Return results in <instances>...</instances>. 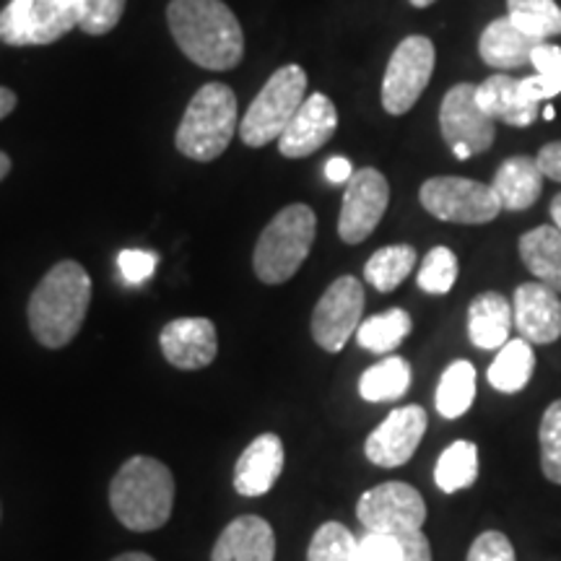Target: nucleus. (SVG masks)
<instances>
[{"label": "nucleus", "instance_id": "1", "mask_svg": "<svg viewBox=\"0 0 561 561\" xmlns=\"http://www.w3.org/2000/svg\"><path fill=\"white\" fill-rule=\"evenodd\" d=\"M167 21L178 47L195 66L229 70L242 60V26L221 0H172Z\"/></svg>", "mask_w": 561, "mask_h": 561}, {"label": "nucleus", "instance_id": "2", "mask_svg": "<svg viewBox=\"0 0 561 561\" xmlns=\"http://www.w3.org/2000/svg\"><path fill=\"white\" fill-rule=\"evenodd\" d=\"M91 305V278L76 261L53 265L30 299V328L42 346L62 348L76 339Z\"/></svg>", "mask_w": 561, "mask_h": 561}, {"label": "nucleus", "instance_id": "3", "mask_svg": "<svg viewBox=\"0 0 561 561\" xmlns=\"http://www.w3.org/2000/svg\"><path fill=\"white\" fill-rule=\"evenodd\" d=\"M110 507L128 530L164 528L174 507L172 471L149 455L130 458L110 483Z\"/></svg>", "mask_w": 561, "mask_h": 561}, {"label": "nucleus", "instance_id": "4", "mask_svg": "<svg viewBox=\"0 0 561 561\" xmlns=\"http://www.w3.org/2000/svg\"><path fill=\"white\" fill-rule=\"evenodd\" d=\"M237 96L227 83H206L195 91L182 115L174 146L182 157L201 161L219 159L237 133Z\"/></svg>", "mask_w": 561, "mask_h": 561}, {"label": "nucleus", "instance_id": "5", "mask_svg": "<svg viewBox=\"0 0 561 561\" xmlns=\"http://www.w3.org/2000/svg\"><path fill=\"white\" fill-rule=\"evenodd\" d=\"M318 216L305 203H291L273 216L255 244L252 268L263 284H286L310 255Z\"/></svg>", "mask_w": 561, "mask_h": 561}, {"label": "nucleus", "instance_id": "6", "mask_svg": "<svg viewBox=\"0 0 561 561\" xmlns=\"http://www.w3.org/2000/svg\"><path fill=\"white\" fill-rule=\"evenodd\" d=\"M307 100V73L301 66H284L271 76L268 83L255 96L240 123L242 144L250 149H263L273 144L294 121Z\"/></svg>", "mask_w": 561, "mask_h": 561}, {"label": "nucleus", "instance_id": "7", "mask_svg": "<svg viewBox=\"0 0 561 561\" xmlns=\"http://www.w3.org/2000/svg\"><path fill=\"white\" fill-rule=\"evenodd\" d=\"M76 26V0H9L0 11V42L11 47L53 45Z\"/></svg>", "mask_w": 561, "mask_h": 561}, {"label": "nucleus", "instance_id": "8", "mask_svg": "<svg viewBox=\"0 0 561 561\" xmlns=\"http://www.w3.org/2000/svg\"><path fill=\"white\" fill-rule=\"evenodd\" d=\"M419 201L434 219L450 224H489L502 214V203L491 185L468 178H432L421 185Z\"/></svg>", "mask_w": 561, "mask_h": 561}, {"label": "nucleus", "instance_id": "9", "mask_svg": "<svg viewBox=\"0 0 561 561\" xmlns=\"http://www.w3.org/2000/svg\"><path fill=\"white\" fill-rule=\"evenodd\" d=\"M437 50L430 37H405L396 53L390 55L388 70L382 79V107L390 115H405L421 100L424 89L430 87Z\"/></svg>", "mask_w": 561, "mask_h": 561}, {"label": "nucleus", "instance_id": "10", "mask_svg": "<svg viewBox=\"0 0 561 561\" xmlns=\"http://www.w3.org/2000/svg\"><path fill=\"white\" fill-rule=\"evenodd\" d=\"M439 130L458 159H471L494 144V121L476 102L473 83H458L445 94L439 107Z\"/></svg>", "mask_w": 561, "mask_h": 561}, {"label": "nucleus", "instance_id": "11", "mask_svg": "<svg viewBox=\"0 0 561 561\" xmlns=\"http://www.w3.org/2000/svg\"><path fill=\"white\" fill-rule=\"evenodd\" d=\"M356 517L367 533L401 536V533L424 528L426 502L409 483L388 481L364 491L356 504Z\"/></svg>", "mask_w": 561, "mask_h": 561}, {"label": "nucleus", "instance_id": "12", "mask_svg": "<svg viewBox=\"0 0 561 561\" xmlns=\"http://www.w3.org/2000/svg\"><path fill=\"white\" fill-rule=\"evenodd\" d=\"M364 312V286L359 278L341 276L328 286L312 312V339L328 354H339L356 335Z\"/></svg>", "mask_w": 561, "mask_h": 561}, {"label": "nucleus", "instance_id": "13", "mask_svg": "<svg viewBox=\"0 0 561 561\" xmlns=\"http://www.w3.org/2000/svg\"><path fill=\"white\" fill-rule=\"evenodd\" d=\"M390 203V185L375 167L356 170L346 182L339 216V234L346 244H359L371 237Z\"/></svg>", "mask_w": 561, "mask_h": 561}, {"label": "nucleus", "instance_id": "14", "mask_svg": "<svg viewBox=\"0 0 561 561\" xmlns=\"http://www.w3.org/2000/svg\"><path fill=\"white\" fill-rule=\"evenodd\" d=\"M549 100L543 81L538 76H525V79H510V76L496 73L476 87V102L486 112L491 121H502L512 128H528L536 123L538 107Z\"/></svg>", "mask_w": 561, "mask_h": 561}, {"label": "nucleus", "instance_id": "15", "mask_svg": "<svg viewBox=\"0 0 561 561\" xmlns=\"http://www.w3.org/2000/svg\"><path fill=\"white\" fill-rule=\"evenodd\" d=\"M430 416L421 405H403L388 413V419L364 442V455L380 468H401L419 450Z\"/></svg>", "mask_w": 561, "mask_h": 561}, {"label": "nucleus", "instance_id": "16", "mask_svg": "<svg viewBox=\"0 0 561 561\" xmlns=\"http://www.w3.org/2000/svg\"><path fill=\"white\" fill-rule=\"evenodd\" d=\"M512 318L520 339L533 346H549L561 339V299L541 280L517 286L512 297Z\"/></svg>", "mask_w": 561, "mask_h": 561}, {"label": "nucleus", "instance_id": "17", "mask_svg": "<svg viewBox=\"0 0 561 561\" xmlns=\"http://www.w3.org/2000/svg\"><path fill=\"white\" fill-rule=\"evenodd\" d=\"M339 128V110L325 94H310L276 140L280 157L305 159L320 151Z\"/></svg>", "mask_w": 561, "mask_h": 561}, {"label": "nucleus", "instance_id": "18", "mask_svg": "<svg viewBox=\"0 0 561 561\" xmlns=\"http://www.w3.org/2000/svg\"><path fill=\"white\" fill-rule=\"evenodd\" d=\"M164 359L172 367L195 371L208 367L219 354L216 325L208 318H180L167 322L159 335Z\"/></svg>", "mask_w": 561, "mask_h": 561}, {"label": "nucleus", "instance_id": "19", "mask_svg": "<svg viewBox=\"0 0 561 561\" xmlns=\"http://www.w3.org/2000/svg\"><path fill=\"white\" fill-rule=\"evenodd\" d=\"M284 442L276 434H261L248 445L234 466V489L242 496H263L284 473Z\"/></svg>", "mask_w": 561, "mask_h": 561}, {"label": "nucleus", "instance_id": "20", "mask_svg": "<svg viewBox=\"0 0 561 561\" xmlns=\"http://www.w3.org/2000/svg\"><path fill=\"white\" fill-rule=\"evenodd\" d=\"M276 559V533L271 523L257 515H242L221 530L210 561H273Z\"/></svg>", "mask_w": 561, "mask_h": 561}, {"label": "nucleus", "instance_id": "21", "mask_svg": "<svg viewBox=\"0 0 561 561\" xmlns=\"http://www.w3.org/2000/svg\"><path fill=\"white\" fill-rule=\"evenodd\" d=\"M515 325L512 301L500 291H483L468 307V339L481 351H500Z\"/></svg>", "mask_w": 561, "mask_h": 561}, {"label": "nucleus", "instance_id": "22", "mask_svg": "<svg viewBox=\"0 0 561 561\" xmlns=\"http://www.w3.org/2000/svg\"><path fill=\"white\" fill-rule=\"evenodd\" d=\"M543 178L546 174L536 159L512 157L502 161V167L496 170L491 191L500 198L502 210H528L541 198Z\"/></svg>", "mask_w": 561, "mask_h": 561}, {"label": "nucleus", "instance_id": "23", "mask_svg": "<svg viewBox=\"0 0 561 561\" xmlns=\"http://www.w3.org/2000/svg\"><path fill=\"white\" fill-rule=\"evenodd\" d=\"M538 45H541V39H533L528 34H523L515 24H512L510 16H504L494 19L486 30L481 32L479 55L491 68L512 70L530 62Z\"/></svg>", "mask_w": 561, "mask_h": 561}, {"label": "nucleus", "instance_id": "24", "mask_svg": "<svg viewBox=\"0 0 561 561\" xmlns=\"http://www.w3.org/2000/svg\"><path fill=\"white\" fill-rule=\"evenodd\" d=\"M520 261L536 280L561 294V234L557 227H536L520 237Z\"/></svg>", "mask_w": 561, "mask_h": 561}, {"label": "nucleus", "instance_id": "25", "mask_svg": "<svg viewBox=\"0 0 561 561\" xmlns=\"http://www.w3.org/2000/svg\"><path fill=\"white\" fill-rule=\"evenodd\" d=\"M536 371V354H533V343L525 339L507 341L496 351V359L491 362L486 371V380L494 390L504 392V396H515L528 388Z\"/></svg>", "mask_w": 561, "mask_h": 561}, {"label": "nucleus", "instance_id": "26", "mask_svg": "<svg viewBox=\"0 0 561 561\" xmlns=\"http://www.w3.org/2000/svg\"><path fill=\"white\" fill-rule=\"evenodd\" d=\"M411 364L403 356H385L359 380V396L367 403H388L403 398L411 388Z\"/></svg>", "mask_w": 561, "mask_h": 561}, {"label": "nucleus", "instance_id": "27", "mask_svg": "<svg viewBox=\"0 0 561 561\" xmlns=\"http://www.w3.org/2000/svg\"><path fill=\"white\" fill-rule=\"evenodd\" d=\"M476 401V367L471 362L458 359L450 367L442 371L439 385H437V405L439 416L445 419H460L471 411Z\"/></svg>", "mask_w": 561, "mask_h": 561}, {"label": "nucleus", "instance_id": "28", "mask_svg": "<svg viewBox=\"0 0 561 561\" xmlns=\"http://www.w3.org/2000/svg\"><path fill=\"white\" fill-rule=\"evenodd\" d=\"M479 479V447L468 439H458L439 455L437 468H434V483L445 494H455L473 486Z\"/></svg>", "mask_w": 561, "mask_h": 561}, {"label": "nucleus", "instance_id": "29", "mask_svg": "<svg viewBox=\"0 0 561 561\" xmlns=\"http://www.w3.org/2000/svg\"><path fill=\"white\" fill-rule=\"evenodd\" d=\"M411 328V314L401 307H392L388 312L371 314V318L364 320L359 331H356V343L371 351V354H390L409 339Z\"/></svg>", "mask_w": 561, "mask_h": 561}, {"label": "nucleus", "instance_id": "30", "mask_svg": "<svg viewBox=\"0 0 561 561\" xmlns=\"http://www.w3.org/2000/svg\"><path fill=\"white\" fill-rule=\"evenodd\" d=\"M413 265H416V250L411 244H390L369 257L364 265V278L371 289L388 294L396 291L411 276Z\"/></svg>", "mask_w": 561, "mask_h": 561}, {"label": "nucleus", "instance_id": "31", "mask_svg": "<svg viewBox=\"0 0 561 561\" xmlns=\"http://www.w3.org/2000/svg\"><path fill=\"white\" fill-rule=\"evenodd\" d=\"M512 24L533 39H551L561 34V9L557 0H507Z\"/></svg>", "mask_w": 561, "mask_h": 561}, {"label": "nucleus", "instance_id": "32", "mask_svg": "<svg viewBox=\"0 0 561 561\" xmlns=\"http://www.w3.org/2000/svg\"><path fill=\"white\" fill-rule=\"evenodd\" d=\"M307 561H359V538L343 523H325L314 530Z\"/></svg>", "mask_w": 561, "mask_h": 561}, {"label": "nucleus", "instance_id": "33", "mask_svg": "<svg viewBox=\"0 0 561 561\" xmlns=\"http://www.w3.org/2000/svg\"><path fill=\"white\" fill-rule=\"evenodd\" d=\"M458 255L450 248H434L426 252L424 263H421L416 284L426 294H447L458 280Z\"/></svg>", "mask_w": 561, "mask_h": 561}, {"label": "nucleus", "instance_id": "34", "mask_svg": "<svg viewBox=\"0 0 561 561\" xmlns=\"http://www.w3.org/2000/svg\"><path fill=\"white\" fill-rule=\"evenodd\" d=\"M538 445H541V468L551 483L561 486V398L543 411L541 430H538Z\"/></svg>", "mask_w": 561, "mask_h": 561}, {"label": "nucleus", "instance_id": "35", "mask_svg": "<svg viewBox=\"0 0 561 561\" xmlns=\"http://www.w3.org/2000/svg\"><path fill=\"white\" fill-rule=\"evenodd\" d=\"M79 3V30L102 37L121 24L125 0H76Z\"/></svg>", "mask_w": 561, "mask_h": 561}, {"label": "nucleus", "instance_id": "36", "mask_svg": "<svg viewBox=\"0 0 561 561\" xmlns=\"http://www.w3.org/2000/svg\"><path fill=\"white\" fill-rule=\"evenodd\" d=\"M530 66L536 68V76L543 81L549 100L561 94V47L551 42H541L533 53Z\"/></svg>", "mask_w": 561, "mask_h": 561}, {"label": "nucleus", "instance_id": "37", "mask_svg": "<svg viewBox=\"0 0 561 561\" xmlns=\"http://www.w3.org/2000/svg\"><path fill=\"white\" fill-rule=\"evenodd\" d=\"M117 265H121V276L125 284L140 286L153 276L159 265V255L151 250H123L117 255Z\"/></svg>", "mask_w": 561, "mask_h": 561}, {"label": "nucleus", "instance_id": "38", "mask_svg": "<svg viewBox=\"0 0 561 561\" xmlns=\"http://www.w3.org/2000/svg\"><path fill=\"white\" fill-rule=\"evenodd\" d=\"M466 561H517V557L515 546L504 533L486 530L471 543Z\"/></svg>", "mask_w": 561, "mask_h": 561}, {"label": "nucleus", "instance_id": "39", "mask_svg": "<svg viewBox=\"0 0 561 561\" xmlns=\"http://www.w3.org/2000/svg\"><path fill=\"white\" fill-rule=\"evenodd\" d=\"M403 546L398 536L388 533H364L359 538V561H401Z\"/></svg>", "mask_w": 561, "mask_h": 561}, {"label": "nucleus", "instance_id": "40", "mask_svg": "<svg viewBox=\"0 0 561 561\" xmlns=\"http://www.w3.org/2000/svg\"><path fill=\"white\" fill-rule=\"evenodd\" d=\"M398 538H401V546H403L401 561H432V546H430V538L424 536V530L401 533Z\"/></svg>", "mask_w": 561, "mask_h": 561}, {"label": "nucleus", "instance_id": "41", "mask_svg": "<svg viewBox=\"0 0 561 561\" xmlns=\"http://www.w3.org/2000/svg\"><path fill=\"white\" fill-rule=\"evenodd\" d=\"M536 161L546 178L561 182V140H551V144H546L543 149L538 151Z\"/></svg>", "mask_w": 561, "mask_h": 561}, {"label": "nucleus", "instance_id": "42", "mask_svg": "<svg viewBox=\"0 0 561 561\" xmlns=\"http://www.w3.org/2000/svg\"><path fill=\"white\" fill-rule=\"evenodd\" d=\"M354 164L346 157H333L328 159L325 164V178L328 182H333V185H343V182H348L351 178H354Z\"/></svg>", "mask_w": 561, "mask_h": 561}, {"label": "nucleus", "instance_id": "43", "mask_svg": "<svg viewBox=\"0 0 561 561\" xmlns=\"http://www.w3.org/2000/svg\"><path fill=\"white\" fill-rule=\"evenodd\" d=\"M13 110H16V94H13L11 89L0 87V121H3V117H9Z\"/></svg>", "mask_w": 561, "mask_h": 561}, {"label": "nucleus", "instance_id": "44", "mask_svg": "<svg viewBox=\"0 0 561 561\" xmlns=\"http://www.w3.org/2000/svg\"><path fill=\"white\" fill-rule=\"evenodd\" d=\"M551 219H553V227H557L561 234V193L551 201Z\"/></svg>", "mask_w": 561, "mask_h": 561}, {"label": "nucleus", "instance_id": "45", "mask_svg": "<svg viewBox=\"0 0 561 561\" xmlns=\"http://www.w3.org/2000/svg\"><path fill=\"white\" fill-rule=\"evenodd\" d=\"M112 561H157V559H151L149 553H138V551H133V553H123V557H115Z\"/></svg>", "mask_w": 561, "mask_h": 561}, {"label": "nucleus", "instance_id": "46", "mask_svg": "<svg viewBox=\"0 0 561 561\" xmlns=\"http://www.w3.org/2000/svg\"><path fill=\"white\" fill-rule=\"evenodd\" d=\"M9 172H11V159H9V153L0 151V180H3Z\"/></svg>", "mask_w": 561, "mask_h": 561}, {"label": "nucleus", "instance_id": "47", "mask_svg": "<svg viewBox=\"0 0 561 561\" xmlns=\"http://www.w3.org/2000/svg\"><path fill=\"white\" fill-rule=\"evenodd\" d=\"M432 3H437V0H411V5H416V9H430Z\"/></svg>", "mask_w": 561, "mask_h": 561}, {"label": "nucleus", "instance_id": "48", "mask_svg": "<svg viewBox=\"0 0 561 561\" xmlns=\"http://www.w3.org/2000/svg\"><path fill=\"white\" fill-rule=\"evenodd\" d=\"M541 115H543V121H553V117H557V110H553L549 104V107H543Z\"/></svg>", "mask_w": 561, "mask_h": 561}]
</instances>
